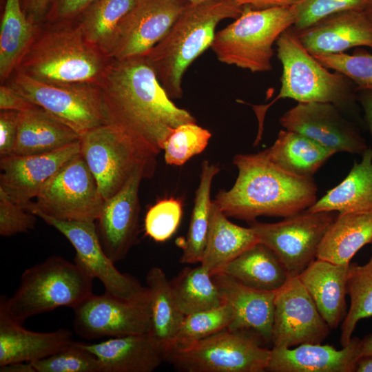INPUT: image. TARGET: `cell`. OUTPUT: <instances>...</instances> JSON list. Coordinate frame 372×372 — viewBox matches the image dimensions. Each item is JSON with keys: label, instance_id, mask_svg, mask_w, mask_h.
<instances>
[{"label": "cell", "instance_id": "cell-1", "mask_svg": "<svg viewBox=\"0 0 372 372\" xmlns=\"http://www.w3.org/2000/svg\"><path fill=\"white\" fill-rule=\"evenodd\" d=\"M98 85L106 124L141 137L158 153L174 128L196 123L172 101L145 56L110 59Z\"/></svg>", "mask_w": 372, "mask_h": 372}, {"label": "cell", "instance_id": "cell-2", "mask_svg": "<svg viewBox=\"0 0 372 372\" xmlns=\"http://www.w3.org/2000/svg\"><path fill=\"white\" fill-rule=\"evenodd\" d=\"M233 162L238 169L234 185L219 191L212 200L227 217L250 222L260 216L286 218L316 201L313 177L285 172L260 152L236 154Z\"/></svg>", "mask_w": 372, "mask_h": 372}, {"label": "cell", "instance_id": "cell-3", "mask_svg": "<svg viewBox=\"0 0 372 372\" xmlns=\"http://www.w3.org/2000/svg\"><path fill=\"white\" fill-rule=\"evenodd\" d=\"M242 11L234 0L188 3L165 37L145 55L171 99L182 97L183 76L211 47L217 25L228 18L237 19Z\"/></svg>", "mask_w": 372, "mask_h": 372}, {"label": "cell", "instance_id": "cell-4", "mask_svg": "<svg viewBox=\"0 0 372 372\" xmlns=\"http://www.w3.org/2000/svg\"><path fill=\"white\" fill-rule=\"evenodd\" d=\"M110 61L87 41L76 20L45 22L16 71L48 83L98 84Z\"/></svg>", "mask_w": 372, "mask_h": 372}, {"label": "cell", "instance_id": "cell-5", "mask_svg": "<svg viewBox=\"0 0 372 372\" xmlns=\"http://www.w3.org/2000/svg\"><path fill=\"white\" fill-rule=\"evenodd\" d=\"M276 45L278 58L282 65L281 87L271 103L252 105L258 121L254 145L262 138L266 111L280 99H292L298 103H330L340 110L353 109L358 101L355 83L344 74L331 72L322 65L305 49L291 27L281 34Z\"/></svg>", "mask_w": 372, "mask_h": 372}, {"label": "cell", "instance_id": "cell-6", "mask_svg": "<svg viewBox=\"0 0 372 372\" xmlns=\"http://www.w3.org/2000/svg\"><path fill=\"white\" fill-rule=\"evenodd\" d=\"M92 278L59 256H51L23 271L15 292L0 298L9 316L23 324L28 318L61 307L74 309L92 293Z\"/></svg>", "mask_w": 372, "mask_h": 372}, {"label": "cell", "instance_id": "cell-7", "mask_svg": "<svg viewBox=\"0 0 372 372\" xmlns=\"http://www.w3.org/2000/svg\"><path fill=\"white\" fill-rule=\"evenodd\" d=\"M80 154L105 200L116 194L136 170L153 176L159 154L149 143L119 127L103 124L80 136Z\"/></svg>", "mask_w": 372, "mask_h": 372}, {"label": "cell", "instance_id": "cell-8", "mask_svg": "<svg viewBox=\"0 0 372 372\" xmlns=\"http://www.w3.org/2000/svg\"><path fill=\"white\" fill-rule=\"evenodd\" d=\"M296 21L293 6L254 9L244 6L240 16L215 34L211 48L223 63L251 72L271 70L273 45Z\"/></svg>", "mask_w": 372, "mask_h": 372}, {"label": "cell", "instance_id": "cell-9", "mask_svg": "<svg viewBox=\"0 0 372 372\" xmlns=\"http://www.w3.org/2000/svg\"><path fill=\"white\" fill-rule=\"evenodd\" d=\"M254 334L227 328L167 353L165 360L184 372H263L271 351Z\"/></svg>", "mask_w": 372, "mask_h": 372}, {"label": "cell", "instance_id": "cell-10", "mask_svg": "<svg viewBox=\"0 0 372 372\" xmlns=\"http://www.w3.org/2000/svg\"><path fill=\"white\" fill-rule=\"evenodd\" d=\"M6 83L80 136L106 124L102 94L96 83H48L19 71Z\"/></svg>", "mask_w": 372, "mask_h": 372}, {"label": "cell", "instance_id": "cell-11", "mask_svg": "<svg viewBox=\"0 0 372 372\" xmlns=\"http://www.w3.org/2000/svg\"><path fill=\"white\" fill-rule=\"evenodd\" d=\"M104 202L94 176L79 153L44 184L35 202L25 209L58 220L96 221Z\"/></svg>", "mask_w": 372, "mask_h": 372}, {"label": "cell", "instance_id": "cell-12", "mask_svg": "<svg viewBox=\"0 0 372 372\" xmlns=\"http://www.w3.org/2000/svg\"><path fill=\"white\" fill-rule=\"evenodd\" d=\"M335 219L333 211L307 209L274 223L251 221L258 241L279 258L291 277L298 276L316 259L318 246Z\"/></svg>", "mask_w": 372, "mask_h": 372}, {"label": "cell", "instance_id": "cell-13", "mask_svg": "<svg viewBox=\"0 0 372 372\" xmlns=\"http://www.w3.org/2000/svg\"><path fill=\"white\" fill-rule=\"evenodd\" d=\"M62 234L73 246L74 262L103 284L105 292L127 301H139L149 296L147 287L127 273H121L105 253L95 221L58 220L41 213L34 214Z\"/></svg>", "mask_w": 372, "mask_h": 372}, {"label": "cell", "instance_id": "cell-14", "mask_svg": "<svg viewBox=\"0 0 372 372\" xmlns=\"http://www.w3.org/2000/svg\"><path fill=\"white\" fill-rule=\"evenodd\" d=\"M73 310L74 331L85 340L143 334L149 331L150 294L144 300L127 301L106 292L92 293Z\"/></svg>", "mask_w": 372, "mask_h": 372}, {"label": "cell", "instance_id": "cell-15", "mask_svg": "<svg viewBox=\"0 0 372 372\" xmlns=\"http://www.w3.org/2000/svg\"><path fill=\"white\" fill-rule=\"evenodd\" d=\"M184 0H138L118 23L108 57L145 56L167 34L187 6Z\"/></svg>", "mask_w": 372, "mask_h": 372}, {"label": "cell", "instance_id": "cell-16", "mask_svg": "<svg viewBox=\"0 0 372 372\" xmlns=\"http://www.w3.org/2000/svg\"><path fill=\"white\" fill-rule=\"evenodd\" d=\"M331 328L298 276L275 291L272 342L276 347L322 343Z\"/></svg>", "mask_w": 372, "mask_h": 372}, {"label": "cell", "instance_id": "cell-17", "mask_svg": "<svg viewBox=\"0 0 372 372\" xmlns=\"http://www.w3.org/2000/svg\"><path fill=\"white\" fill-rule=\"evenodd\" d=\"M280 123L285 130L302 134L335 153L362 155L368 148L357 126L330 103H298L280 117Z\"/></svg>", "mask_w": 372, "mask_h": 372}, {"label": "cell", "instance_id": "cell-18", "mask_svg": "<svg viewBox=\"0 0 372 372\" xmlns=\"http://www.w3.org/2000/svg\"><path fill=\"white\" fill-rule=\"evenodd\" d=\"M147 178L136 170L125 185L104 202L96 224L101 245L114 263L123 260L138 241L141 210L138 189L141 180Z\"/></svg>", "mask_w": 372, "mask_h": 372}, {"label": "cell", "instance_id": "cell-19", "mask_svg": "<svg viewBox=\"0 0 372 372\" xmlns=\"http://www.w3.org/2000/svg\"><path fill=\"white\" fill-rule=\"evenodd\" d=\"M79 153V141L45 154L0 158V188L25 209L44 184Z\"/></svg>", "mask_w": 372, "mask_h": 372}, {"label": "cell", "instance_id": "cell-20", "mask_svg": "<svg viewBox=\"0 0 372 372\" xmlns=\"http://www.w3.org/2000/svg\"><path fill=\"white\" fill-rule=\"evenodd\" d=\"M296 33L312 55L338 54L364 46L372 50V19L366 9L331 14Z\"/></svg>", "mask_w": 372, "mask_h": 372}, {"label": "cell", "instance_id": "cell-21", "mask_svg": "<svg viewBox=\"0 0 372 372\" xmlns=\"http://www.w3.org/2000/svg\"><path fill=\"white\" fill-rule=\"evenodd\" d=\"M224 302L233 309L227 329L272 342L275 291L247 287L223 273L212 276Z\"/></svg>", "mask_w": 372, "mask_h": 372}, {"label": "cell", "instance_id": "cell-22", "mask_svg": "<svg viewBox=\"0 0 372 372\" xmlns=\"http://www.w3.org/2000/svg\"><path fill=\"white\" fill-rule=\"evenodd\" d=\"M362 340L352 337L342 349L329 344H302L295 348L271 349L267 371L354 372L362 354Z\"/></svg>", "mask_w": 372, "mask_h": 372}, {"label": "cell", "instance_id": "cell-23", "mask_svg": "<svg viewBox=\"0 0 372 372\" xmlns=\"http://www.w3.org/2000/svg\"><path fill=\"white\" fill-rule=\"evenodd\" d=\"M72 342V333L66 329L36 332L23 328L0 303V366L41 360Z\"/></svg>", "mask_w": 372, "mask_h": 372}, {"label": "cell", "instance_id": "cell-24", "mask_svg": "<svg viewBox=\"0 0 372 372\" xmlns=\"http://www.w3.org/2000/svg\"><path fill=\"white\" fill-rule=\"evenodd\" d=\"M81 344L95 355L102 372H152L165 360L163 352L149 333Z\"/></svg>", "mask_w": 372, "mask_h": 372}, {"label": "cell", "instance_id": "cell-25", "mask_svg": "<svg viewBox=\"0 0 372 372\" xmlns=\"http://www.w3.org/2000/svg\"><path fill=\"white\" fill-rule=\"evenodd\" d=\"M348 265L316 258L298 277L331 329L337 328L347 313Z\"/></svg>", "mask_w": 372, "mask_h": 372}, {"label": "cell", "instance_id": "cell-26", "mask_svg": "<svg viewBox=\"0 0 372 372\" xmlns=\"http://www.w3.org/2000/svg\"><path fill=\"white\" fill-rule=\"evenodd\" d=\"M80 135L40 107L19 112L13 154L26 156L51 152L79 141Z\"/></svg>", "mask_w": 372, "mask_h": 372}, {"label": "cell", "instance_id": "cell-27", "mask_svg": "<svg viewBox=\"0 0 372 372\" xmlns=\"http://www.w3.org/2000/svg\"><path fill=\"white\" fill-rule=\"evenodd\" d=\"M212 201L210 221L200 265L211 275L224 268L242 252L257 243L251 227L231 222Z\"/></svg>", "mask_w": 372, "mask_h": 372}, {"label": "cell", "instance_id": "cell-28", "mask_svg": "<svg viewBox=\"0 0 372 372\" xmlns=\"http://www.w3.org/2000/svg\"><path fill=\"white\" fill-rule=\"evenodd\" d=\"M362 156L347 177L316 200L309 211L372 212V148L368 147Z\"/></svg>", "mask_w": 372, "mask_h": 372}, {"label": "cell", "instance_id": "cell-29", "mask_svg": "<svg viewBox=\"0 0 372 372\" xmlns=\"http://www.w3.org/2000/svg\"><path fill=\"white\" fill-rule=\"evenodd\" d=\"M260 152L282 170L303 177H313L335 153L302 134L287 130H280L274 143Z\"/></svg>", "mask_w": 372, "mask_h": 372}, {"label": "cell", "instance_id": "cell-30", "mask_svg": "<svg viewBox=\"0 0 372 372\" xmlns=\"http://www.w3.org/2000/svg\"><path fill=\"white\" fill-rule=\"evenodd\" d=\"M372 242V212L339 214L324 235L316 258L348 265L365 245Z\"/></svg>", "mask_w": 372, "mask_h": 372}, {"label": "cell", "instance_id": "cell-31", "mask_svg": "<svg viewBox=\"0 0 372 372\" xmlns=\"http://www.w3.org/2000/svg\"><path fill=\"white\" fill-rule=\"evenodd\" d=\"M220 273L247 287L268 291H277L291 278L277 255L259 242L230 262Z\"/></svg>", "mask_w": 372, "mask_h": 372}, {"label": "cell", "instance_id": "cell-32", "mask_svg": "<svg viewBox=\"0 0 372 372\" xmlns=\"http://www.w3.org/2000/svg\"><path fill=\"white\" fill-rule=\"evenodd\" d=\"M41 25L28 17L21 0H6L0 26L1 84L16 71Z\"/></svg>", "mask_w": 372, "mask_h": 372}, {"label": "cell", "instance_id": "cell-33", "mask_svg": "<svg viewBox=\"0 0 372 372\" xmlns=\"http://www.w3.org/2000/svg\"><path fill=\"white\" fill-rule=\"evenodd\" d=\"M150 294L149 335L165 355L170 350L185 315L178 309L170 283L161 268H151L145 276Z\"/></svg>", "mask_w": 372, "mask_h": 372}, {"label": "cell", "instance_id": "cell-34", "mask_svg": "<svg viewBox=\"0 0 372 372\" xmlns=\"http://www.w3.org/2000/svg\"><path fill=\"white\" fill-rule=\"evenodd\" d=\"M220 167L209 161L201 163L200 183L195 192L194 204L192 211L187 234L185 238H179L176 244L183 251L181 263L200 262L209 227L212 205L211 187Z\"/></svg>", "mask_w": 372, "mask_h": 372}, {"label": "cell", "instance_id": "cell-35", "mask_svg": "<svg viewBox=\"0 0 372 372\" xmlns=\"http://www.w3.org/2000/svg\"><path fill=\"white\" fill-rule=\"evenodd\" d=\"M169 283L176 303L185 316L224 303L212 276L201 265L183 268Z\"/></svg>", "mask_w": 372, "mask_h": 372}, {"label": "cell", "instance_id": "cell-36", "mask_svg": "<svg viewBox=\"0 0 372 372\" xmlns=\"http://www.w3.org/2000/svg\"><path fill=\"white\" fill-rule=\"evenodd\" d=\"M137 1L96 0L76 20L87 41L108 57L118 23Z\"/></svg>", "mask_w": 372, "mask_h": 372}, {"label": "cell", "instance_id": "cell-37", "mask_svg": "<svg viewBox=\"0 0 372 372\" xmlns=\"http://www.w3.org/2000/svg\"><path fill=\"white\" fill-rule=\"evenodd\" d=\"M347 291L350 305L341 325L342 347L350 342L358 322L372 316V257L363 265L350 263Z\"/></svg>", "mask_w": 372, "mask_h": 372}, {"label": "cell", "instance_id": "cell-38", "mask_svg": "<svg viewBox=\"0 0 372 372\" xmlns=\"http://www.w3.org/2000/svg\"><path fill=\"white\" fill-rule=\"evenodd\" d=\"M232 318L233 309L226 302L185 316L169 352L192 345L227 329Z\"/></svg>", "mask_w": 372, "mask_h": 372}, {"label": "cell", "instance_id": "cell-39", "mask_svg": "<svg viewBox=\"0 0 372 372\" xmlns=\"http://www.w3.org/2000/svg\"><path fill=\"white\" fill-rule=\"evenodd\" d=\"M211 137V132L196 123H187L173 130L164 145L165 163L180 166L204 151Z\"/></svg>", "mask_w": 372, "mask_h": 372}, {"label": "cell", "instance_id": "cell-40", "mask_svg": "<svg viewBox=\"0 0 372 372\" xmlns=\"http://www.w3.org/2000/svg\"><path fill=\"white\" fill-rule=\"evenodd\" d=\"M313 56L327 68L349 78L358 90H372V53L357 48L351 54L341 52Z\"/></svg>", "mask_w": 372, "mask_h": 372}, {"label": "cell", "instance_id": "cell-41", "mask_svg": "<svg viewBox=\"0 0 372 372\" xmlns=\"http://www.w3.org/2000/svg\"><path fill=\"white\" fill-rule=\"evenodd\" d=\"M31 362L36 372H102L95 355L75 341L53 355Z\"/></svg>", "mask_w": 372, "mask_h": 372}, {"label": "cell", "instance_id": "cell-42", "mask_svg": "<svg viewBox=\"0 0 372 372\" xmlns=\"http://www.w3.org/2000/svg\"><path fill=\"white\" fill-rule=\"evenodd\" d=\"M371 2L370 0H300L293 5L296 21L291 28L295 32H300L331 14L365 10Z\"/></svg>", "mask_w": 372, "mask_h": 372}, {"label": "cell", "instance_id": "cell-43", "mask_svg": "<svg viewBox=\"0 0 372 372\" xmlns=\"http://www.w3.org/2000/svg\"><path fill=\"white\" fill-rule=\"evenodd\" d=\"M182 214V204L178 199L170 198L157 202L145 215V234L156 242L167 240L176 231Z\"/></svg>", "mask_w": 372, "mask_h": 372}, {"label": "cell", "instance_id": "cell-44", "mask_svg": "<svg viewBox=\"0 0 372 372\" xmlns=\"http://www.w3.org/2000/svg\"><path fill=\"white\" fill-rule=\"evenodd\" d=\"M37 216L14 203L0 188V235L10 237L35 227Z\"/></svg>", "mask_w": 372, "mask_h": 372}, {"label": "cell", "instance_id": "cell-45", "mask_svg": "<svg viewBox=\"0 0 372 372\" xmlns=\"http://www.w3.org/2000/svg\"><path fill=\"white\" fill-rule=\"evenodd\" d=\"M96 1L52 0L44 23H56L76 20Z\"/></svg>", "mask_w": 372, "mask_h": 372}, {"label": "cell", "instance_id": "cell-46", "mask_svg": "<svg viewBox=\"0 0 372 372\" xmlns=\"http://www.w3.org/2000/svg\"><path fill=\"white\" fill-rule=\"evenodd\" d=\"M19 112L1 110L0 112V158L12 156L17 139Z\"/></svg>", "mask_w": 372, "mask_h": 372}, {"label": "cell", "instance_id": "cell-47", "mask_svg": "<svg viewBox=\"0 0 372 372\" xmlns=\"http://www.w3.org/2000/svg\"><path fill=\"white\" fill-rule=\"evenodd\" d=\"M37 105L23 97L7 83L0 86V110L19 112L29 110Z\"/></svg>", "mask_w": 372, "mask_h": 372}, {"label": "cell", "instance_id": "cell-48", "mask_svg": "<svg viewBox=\"0 0 372 372\" xmlns=\"http://www.w3.org/2000/svg\"><path fill=\"white\" fill-rule=\"evenodd\" d=\"M52 0H21L22 8L28 17L38 24H43Z\"/></svg>", "mask_w": 372, "mask_h": 372}, {"label": "cell", "instance_id": "cell-49", "mask_svg": "<svg viewBox=\"0 0 372 372\" xmlns=\"http://www.w3.org/2000/svg\"><path fill=\"white\" fill-rule=\"evenodd\" d=\"M244 7L249 6L254 9H266L274 7H289L297 3L300 0H234Z\"/></svg>", "mask_w": 372, "mask_h": 372}, {"label": "cell", "instance_id": "cell-50", "mask_svg": "<svg viewBox=\"0 0 372 372\" xmlns=\"http://www.w3.org/2000/svg\"><path fill=\"white\" fill-rule=\"evenodd\" d=\"M358 101L361 105L366 123L372 138V90H358Z\"/></svg>", "mask_w": 372, "mask_h": 372}, {"label": "cell", "instance_id": "cell-51", "mask_svg": "<svg viewBox=\"0 0 372 372\" xmlns=\"http://www.w3.org/2000/svg\"><path fill=\"white\" fill-rule=\"evenodd\" d=\"M0 372H36V371L31 362H23L0 366Z\"/></svg>", "mask_w": 372, "mask_h": 372}, {"label": "cell", "instance_id": "cell-52", "mask_svg": "<svg viewBox=\"0 0 372 372\" xmlns=\"http://www.w3.org/2000/svg\"><path fill=\"white\" fill-rule=\"evenodd\" d=\"M356 372H372V356L361 357L356 364Z\"/></svg>", "mask_w": 372, "mask_h": 372}, {"label": "cell", "instance_id": "cell-53", "mask_svg": "<svg viewBox=\"0 0 372 372\" xmlns=\"http://www.w3.org/2000/svg\"><path fill=\"white\" fill-rule=\"evenodd\" d=\"M361 357L372 356V333L362 340Z\"/></svg>", "mask_w": 372, "mask_h": 372}, {"label": "cell", "instance_id": "cell-54", "mask_svg": "<svg viewBox=\"0 0 372 372\" xmlns=\"http://www.w3.org/2000/svg\"><path fill=\"white\" fill-rule=\"evenodd\" d=\"M192 4H199L207 1H216V0H184Z\"/></svg>", "mask_w": 372, "mask_h": 372}, {"label": "cell", "instance_id": "cell-55", "mask_svg": "<svg viewBox=\"0 0 372 372\" xmlns=\"http://www.w3.org/2000/svg\"><path fill=\"white\" fill-rule=\"evenodd\" d=\"M366 10L370 17L372 19V1L370 3V4L368 6V7L366 8Z\"/></svg>", "mask_w": 372, "mask_h": 372}, {"label": "cell", "instance_id": "cell-56", "mask_svg": "<svg viewBox=\"0 0 372 372\" xmlns=\"http://www.w3.org/2000/svg\"><path fill=\"white\" fill-rule=\"evenodd\" d=\"M371 244H372V242H371ZM371 250H372V247H371Z\"/></svg>", "mask_w": 372, "mask_h": 372}, {"label": "cell", "instance_id": "cell-57", "mask_svg": "<svg viewBox=\"0 0 372 372\" xmlns=\"http://www.w3.org/2000/svg\"><path fill=\"white\" fill-rule=\"evenodd\" d=\"M370 1H372V0H370Z\"/></svg>", "mask_w": 372, "mask_h": 372}]
</instances>
